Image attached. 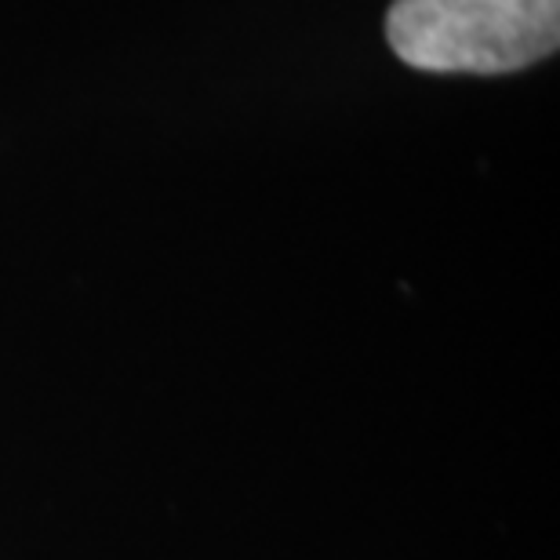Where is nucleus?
<instances>
[{"label": "nucleus", "instance_id": "obj_1", "mask_svg": "<svg viewBox=\"0 0 560 560\" xmlns=\"http://www.w3.org/2000/svg\"><path fill=\"white\" fill-rule=\"evenodd\" d=\"M389 48L425 73H513L560 44V0H394Z\"/></svg>", "mask_w": 560, "mask_h": 560}]
</instances>
